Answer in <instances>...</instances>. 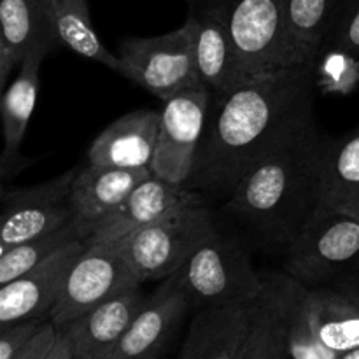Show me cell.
I'll use <instances>...</instances> for the list:
<instances>
[{
    "label": "cell",
    "instance_id": "30",
    "mask_svg": "<svg viewBox=\"0 0 359 359\" xmlns=\"http://www.w3.org/2000/svg\"><path fill=\"white\" fill-rule=\"evenodd\" d=\"M60 339V330L51 321H46L35 333L34 339L20 351L13 359H46Z\"/></svg>",
    "mask_w": 359,
    "mask_h": 359
},
{
    "label": "cell",
    "instance_id": "23",
    "mask_svg": "<svg viewBox=\"0 0 359 359\" xmlns=\"http://www.w3.org/2000/svg\"><path fill=\"white\" fill-rule=\"evenodd\" d=\"M321 207L340 210L359 195V128L342 139L319 140Z\"/></svg>",
    "mask_w": 359,
    "mask_h": 359
},
{
    "label": "cell",
    "instance_id": "16",
    "mask_svg": "<svg viewBox=\"0 0 359 359\" xmlns=\"http://www.w3.org/2000/svg\"><path fill=\"white\" fill-rule=\"evenodd\" d=\"M160 130V111L137 109L112 121L88 149V163L151 170Z\"/></svg>",
    "mask_w": 359,
    "mask_h": 359
},
{
    "label": "cell",
    "instance_id": "14",
    "mask_svg": "<svg viewBox=\"0 0 359 359\" xmlns=\"http://www.w3.org/2000/svg\"><path fill=\"white\" fill-rule=\"evenodd\" d=\"M188 309V297L177 273L161 280L160 287L146 298L111 359H158Z\"/></svg>",
    "mask_w": 359,
    "mask_h": 359
},
{
    "label": "cell",
    "instance_id": "26",
    "mask_svg": "<svg viewBox=\"0 0 359 359\" xmlns=\"http://www.w3.org/2000/svg\"><path fill=\"white\" fill-rule=\"evenodd\" d=\"M81 241L86 242V235H84L83 228L76 221H72L60 230L39 235L23 244L2 251L0 252V284H7L18 279L23 273L34 270L35 266L51 259L60 251Z\"/></svg>",
    "mask_w": 359,
    "mask_h": 359
},
{
    "label": "cell",
    "instance_id": "31",
    "mask_svg": "<svg viewBox=\"0 0 359 359\" xmlns=\"http://www.w3.org/2000/svg\"><path fill=\"white\" fill-rule=\"evenodd\" d=\"M46 359H74L72 349H70V344L69 340L65 339L62 332H60V339L56 342V346L53 347V351L49 353V356Z\"/></svg>",
    "mask_w": 359,
    "mask_h": 359
},
{
    "label": "cell",
    "instance_id": "12",
    "mask_svg": "<svg viewBox=\"0 0 359 359\" xmlns=\"http://www.w3.org/2000/svg\"><path fill=\"white\" fill-rule=\"evenodd\" d=\"M200 203H205L202 193L151 175L126 196L111 216L93 228L86 244L112 245L133 231L170 216L175 210Z\"/></svg>",
    "mask_w": 359,
    "mask_h": 359
},
{
    "label": "cell",
    "instance_id": "4",
    "mask_svg": "<svg viewBox=\"0 0 359 359\" xmlns=\"http://www.w3.org/2000/svg\"><path fill=\"white\" fill-rule=\"evenodd\" d=\"M219 233L205 203L189 205L130 233L112 248L132 266L140 283L165 280L186 265L193 252Z\"/></svg>",
    "mask_w": 359,
    "mask_h": 359
},
{
    "label": "cell",
    "instance_id": "6",
    "mask_svg": "<svg viewBox=\"0 0 359 359\" xmlns=\"http://www.w3.org/2000/svg\"><path fill=\"white\" fill-rule=\"evenodd\" d=\"M118 56L119 74L163 102L202 84L188 23L156 37L125 39Z\"/></svg>",
    "mask_w": 359,
    "mask_h": 359
},
{
    "label": "cell",
    "instance_id": "9",
    "mask_svg": "<svg viewBox=\"0 0 359 359\" xmlns=\"http://www.w3.org/2000/svg\"><path fill=\"white\" fill-rule=\"evenodd\" d=\"M79 168L30 188L2 189L0 252L74 221L72 184Z\"/></svg>",
    "mask_w": 359,
    "mask_h": 359
},
{
    "label": "cell",
    "instance_id": "28",
    "mask_svg": "<svg viewBox=\"0 0 359 359\" xmlns=\"http://www.w3.org/2000/svg\"><path fill=\"white\" fill-rule=\"evenodd\" d=\"M325 46L359 56V0H342Z\"/></svg>",
    "mask_w": 359,
    "mask_h": 359
},
{
    "label": "cell",
    "instance_id": "8",
    "mask_svg": "<svg viewBox=\"0 0 359 359\" xmlns=\"http://www.w3.org/2000/svg\"><path fill=\"white\" fill-rule=\"evenodd\" d=\"M140 279L112 245L88 244L67 277L62 297L49 312L58 330L126 291L139 290Z\"/></svg>",
    "mask_w": 359,
    "mask_h": 359
},
{
    "label": "cell",
    "instance_id": "24",
    "mask_svg": "<svg viewBox=\"0 0 359 359\" xmlns=\"http://www.w3.org/2000/svg\"><path fill=\"white\" fill-rule=\"evenodd\" d=\"M46 4L60 46H65L83 58L119 72V56L102 44L91 23L86 0H48Z\"/></svg>",
    "mask_w": 359,
    "mask_h": 359
},
{
    "label": "cell",
    "instance_id": "22",
    "mask_svg": "<svg viewBox=\"0 0 359 359\" xmlns=\"http://www.w3.org/2000/svg\"><path fill=\"white\" fill-rule=\"evenodd\" d=\"M305 305L316 337L326 349L342 354L359 347V304L353 293L307 287Z\"/></svg>",
    "mask_w": 359,
    "mask_h": 359
},
{
    "label": "cell",
    "instance_id": "7",
    "mask_svg": "<svg viewBox=\"0 0 359 359\" xmlns=\"http://www.w3.org/2000/svg\"><path fill=\"white\" fill-rule=\"evenodd\" d=\"M284 252L286 273L298 283L332 279L359 262V219L321 207Z\"/></svg>",
    "mask_w": 359,
    "mask_h": 359
},
{
    "label": "cell",
    "instance_id": "17",
    "mask_svg": "<svg viewBox=\"0 0 359 359\" xmlns=\"http://www.w3.org/2000/svg\"><path fill=\"white\" fill-rule=\"evenodd\" d=\"M258 302L252 305L198 309L179 359H242Z\"/></svg>",
    "mask_w": 359,
    "mask_h": 359
},
{
    "label": "cell",
    "instance_id": "25",
    "mask_svg": "<svg viewBox=\"0 0 359 359\" xmlns=\"http://www.w3.org/2000/svg\"><path fill=\"white\" fill-rule=\"evenodd\" d=\"M342 0H283L287 39L298 63H312L321 53Z\"/></svg>",
    "mask_w": 359,
    "mask_h": 359
},
{
    "label": "cell",
    "instance_id": "27",
    "mask_svg": "<svg viewBox=\"0 0 359 359\" xmlns=\"http://www.w3.org/2000/svg\"><path fill=\"white\" fill-rule=\"evenodd\" d=\"M307 286L298 283L287 314V354L291 359H339L340 354L326 349L316 337L305 305Z\"/></svg>",
    "mask_w": 359,
    "mask_h": 359
},
{
    "label": "cell",
    "instance_id": "1",
    "mask_svg": "<svg viewBox=\"0 0 359 359\" xmlns=\"http://www.w3.org/2000/svg\"><path fill=\"white\" fill-rule=\"evenodd\" d=\"M312 63L244 81L210 97L205 128L186 188L224 196L266 158L316 139Z\"/></svg>",
    "mask_w": 359,
    "mask_h": 359
},
{
    "label": "cell",
    "instance_id": "13",
    "mask_svg": "<svg viewBox=\"0 0 359 359\" xmlns=\"http://www.w3.org/2000/svg\"><path fill=\"white\" fill-rule=\"evenodd\" d=\"M88 244L76 242L51 259L7 284H0V325L25 319H49V312L62 297L67 277Z\"/></svg>",
    "mask_w": 359,
    "mask_h": 359
},
{
    "label": "cell",
    "instance_id": "33",
    "mask_svg": "<svg viewBox=\"0 0 359 359\" xmlns=\"http://www.w3.org/2000/svg\"><path fill=\"white\" fill-rule=\"evenodd\" d=\"M339 359H359V347H356V349L347 351V353H342V354H340Z\"/></svg>",
    "mask_w": 359,
    "mask_h": 359
},
{
    "label": "cell",
    "instance_id": "21",
    "mask_svg": "<svg viewBox=\"0 0 359 359\" xmlns=\"http://www.w3.org/2000/svg\"><path fill=\"white\" fill-rule=\"evenodd\" d=\"M298 280L286 276L265 277L258 311L242 359H286L287 314Z\"/></svg>",
    "mask_w": 359,
    "mask_h": 359
},
{
    "label": "cell",
    "instance_id": "19",
    "mask_svg": "<svg viewBox=\"0 0 359 359\" xmlns=\"http://www.w3.org/2000/svg\"><path fill=\"white\" fill-rule=\"evenodd\" d=\"M49 49L35 48L21 63L16 79L4 90L0 116H2L4 151L0 158V177L7 181L32 163L21 156L20 146L23 142L28 121L35 109L39 91V70Z\"/></svg>",
    "mask_w": 359,
    "mask_h": 359
},
{
    "label": "cell",
    "instance_id": "29",
    "mask_svg": "<svg viewBox=\"0 0 359 359\" xmlns=\"http://www.w3.org/2000/svg\"><path fill=\"white\" fill-rule=\"evenodd\" d=\"M48 319H25L2 326L0 335V359H13L35 337Z\"/></svg>",
    "mask_w": 359,
    "mask_h": 359
},
{
    "label": "cell",
    "instance_id": "3",
    "mask_svg": "<svg viewBox=\"0 0 359 359\" xmlns=\"http://www.w3.org/2000/svg\"><path fill=\"white\" fill-rule=\"evenodd\" d=\"M189 307H233L259 300L265 277L256 272L249 249L217 233L196 249L177 272Z\"/></svg>",
    "mask_w": 359,
    "mask_h": 359
},
{
    "label": "cell",
    "instance_id": "2",
    "mask_svg": "<svg viewBox=\"0 0 359 359\" xmlns=\"http://www.w3.org/2000/svg\"><path fill=\"white\" fill-rule=\"evenodd\" d=\"M321 135L256 165L226 196L224 209L263 244L286 251L321 209Z\"/></svg>",
    "mask_w": 359,
    "mask_h": 359
},
{
    "label": "cell",
    "instance_id": "5",
    "mask_svg": "<svg viewBox=\"0 0 359 359\" xmlns=\"http://www.w3.org/2000/svg\"><path fill=\"white\" fill-rule=\"evenodd\" d=\"M226 14L242 79L298 63L284 23L283 0H219Z\"/></svg>",
    "mask_w": 359,
    "mask_h": 359
},
{
    "label": "cell",
    "instance_id": "15",
    "mask_svg": "<svg viewBox=\"0 0 359 359\" xmlns=\"http://www.w3.org/2000/svg\"><path fill=\"white\" fill-rule=\"evenodd\" d=\"M144 302L140 287L126 291L60 330L69 340L74 359H111Z\"/></svg>",
    "mask_w": 359,
    "mask_h": 359
},
{
    "label": "cell",
    "instance_id": "32",
    "mask_svg": "<svg viewBox=\"0 0 359 359\" xmlns=\"http://www.w3.org/2000/svg\"><path fill=\"white\" fill-rule=\"evenodd\" d=\"M340 212L351 214V216L358 217V219H359V195L354 200H351V202L347 203V205L344 207V209H340Z\"/></svg>",
    "mask_w": 359,
    "mask_h": 359
},
{
    "label": "cell",
    "instance_id": "34",
    "mask_svg": "<svg viewBox=\"0 0 359 359\" xmlns=\"http://www.w3.org/2000/svg\"><path fill=\"white\" fill-rule=\"evenodd\" d=\"M354 294V298H356V300H358V304H359V293H353Z\"/></svg>",
    "mask_w": 359,
    "mask_h": 359
},
{
    "label": "cell",
    "instance_id": "18",
    "mask_svg": "<svg viewBox=\"0 0 359 359\" xmlns=\"http://www.w3.org/2000/svg\"><path fill=\"white\" fill-rule=\"evenodd\" d=\"M58 46L44 0H0V88L35 48Z\"/></svg>",
    "mask_w": 359,
    "mask_h": 359
},
{
    "label": "cell",
    "instance_id": "10",
    "mask_svg": "<svg viewBox=\"0 0 359 359\" xmlns=\"http://www.w3.org/2000/svg\"><path fill=\"white\" fill-rule=\"evenodd\" d=\"M209 107L210 93L202 84L163 102L156 151L151 163L153 175L172 184L184 186L188 182L195 167Z\"/></svg>",
    "mask_w": 359,
    "mask_h": 359
},
{
    "label": "cell",
    "instance_id": "20",
    "mask_svg": "<svg viewBox=\"0 0 359 359\" xmlns=\"http://www.w3.org/2000/svg\"><path fill=\"white\" fill-rule=\"evenodd\" d=\"M151 175V170H126L93 163L77 170L72 184L74 221L83 228L86 241L93 228L111 216L126 196Z\"/></svg>",
    "mask_w": 359,
    "mask_h": 359
},
{
    "label": "cell",
    "instance_id": "11",
    "mask_svg": "<svg viewBox=\"0 0 359 359\" xmlns=\"http://www.w3.org/2000/svg\"><path fill=\"white\" fill-rule=\"evenodd\" d=\"M186 23L191 30L198 79L209 90L210 97L230 93L244 83L226 14L219 0H191Z\"/></svg>",
    "mask_w": 359,
    "mask_h": 359
},
{
    "label": "cell",
    "instance_id": "35",
    "mask_svg": "<svg viewBox=\"0 0 359 359\" xmlns=\"http://www.w3.org/2000/svg\"><path fill=\"white\" fill-rule=\"evenodd\" d=\"M46 2H48V0H46Z\"/></svg>",
    "mask_w": 359,
    "mask_h": 359
}]
</instances>
